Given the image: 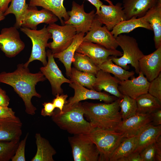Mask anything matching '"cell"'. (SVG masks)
<instances>
[{
	"instance_id": "obj_1",
	"label": "cell",
	"mask_w": 161,
	"mask_h": 161,
	"mask_svg": "<svg viewBox=\"0 0 161 161\" xmlns=\"http://www.w3.org/2000/svg\"><path fill=\"white\" fill-rule=\"evenodd\" d=\"M41 72H30L28 67L24 64H18L16 69L11 72H3L0 73V82L11 86L22 99L25 106V112L28 114L34 115L37 109L31 100L35 96L41 98V95L35 89L37 83L46 79Z\"/></svg>"
},
{
	"instance_id": "obj_2",
	"label": "cell",
	"mask_w": 161,
	"mask_h": 161,
	"mask_svg": "<svg viewBox=\"0 0 161 161\" xmlns=\"http://www.w3.org/2000/svg\"><path fill=\"white\" fill-rule=\"evenodd\" d=\"M120 98L109 103H82L84 115L92 128L116 131L122 121L119 106Z\"/></svg>"
},
{
	"instance_id": "obj_3",
	"label": "cell",
	"mask_w": 161,
	"mask_h": 161,
	"mask_svg": "<svg viewBox=\"0 0 161 161\" xmlns=\"http://www.w3.org/2000/svg\"><path fill=\"white\" fill-rule=\"evenodd\" d=\"M84 112L80 102L70 107L54 111L51 116L52 121L61 129L73 135L87 134L93 128L90 123L84 118Z\"/></svg>"
},
{
	"instance_id": "obj_4",
	"label": "cell",
	"mask_w": 161,
	"mask_h": 161,
	"mask_svg": "<svg viewBox=\"0 0 161 161\" xmlns=\"http://www.w3.org/2000/svg\"><path fill=\"white\" fill-rule=\"evenodd\" d=\"M86 134L97 148L101 161H109L113 152L125 138L121 133L98 128H93Z\"/></svg>"
},
{
	"instance_id": "obj_5",
	"label": "cell",
	"mask_w": 161,
	"mask_h": 161,
	"mask_svg": "<svg viewBox=\"0 0 161 161\" xmlns=\"http://www.w3.org/2000/svg\"><path fill=\"white\" fill-rule=\"evenodd\" d=\"M118 46L123 51L122 55L119 58L110 56L115 64L126 70L128 64H130L135 69L136 73L140 72L139 61L144 55L140 49L136 40L134 37L122 34L116 38Z\"/></svg>"
},
{
	"instance_id": "obj_6",
	"label": "cell",
	"mask_w": 161,
	"mask_h": 161,
	"mask_svg": "<svg viewBox=\"0 0 161 161\" xmlns=\"http://www.w3.org/2000/svg\"><path fill=\"white\" fill-rule=\"evenodd\" d=\"M20 28L21 31L30 39L32 43L30 56L28 61L24 64V66L28 67L30 62L37 60L40 61L44 66H46L47 63L46 49L47 47L48 40L52 38V34L48 31L46 26L44 25L39 30L22 27Z\"/></svg>"
},
{
	"instance_id": "obj_7",
	"label": "cell",
	"mask_w": 161,
	"mask_h": 161,
	"mask_svg": "<svg viewBox=\"0 0 161 161\" xmlns=\"http://www.w3.org/2000/svg\"><path fill=\"white\" fill-rule=\"evenodd\" d=\"M68 139L74 161H101L97 148L86 134L74 135Z\"/></svg>"
},
{
	"instance_id": "obj_8",
	"label": "cell",
	"mask_w": 161,
	"mask_h": 161,
	"mask_svg": "<svg viewBox=\"0 0 161 161\" xmlns=\"http://www.w3.org/2000/svg\"><path fill=\"white\" fill-rule=\"evenodd\" d=\"M47 28L53 39L52 42L48 43L47 47L53 54L65 49L72 43L77 34L75 27L70 24L60 26L53 23L49 24Z\"/></svg>"
},
{
	"instance_id": "obj_9",
	"label": "cell",
	"mask_w": 161,
	"mask_h": 161,
	"mask_svg": "<svg viewBox=\"0 0 161 161\" xmlns=\"http://www.w3.org/2000/svg\"><path fill=\"white\" fill-rule=\"evenodd\" d=\"M102 24L95 17L83 41L96 43L109 49H117L119 46L116 38L105 26H102Z\"/></svg>"
},
{
	"instance_id": "obj_10",
	"label": "cell",
	"mask_w": 161,
	"mask_h": 161,
	"mask_svg": "<svg viewBox=\"0 0 161 161\" xmlns=\"http://www.w3.org/2000/svg\"><path fill=\"white\" fill-rule=\"evenodd\" d=\"M46 56L48 60L47 64L40 68V71L49 82L53 95L63 94V90L61 87L62 84L64 83L70 84L72 81L63 75L55 62L53 54L50 49L47 50Z\"/></svg>"
},
{
	"instance_id": "obj_11",
	"label": "cell",
	"mask_w": 161,
	"mask_h": 161,
	"mask_svg": "<svg viewBox=\"0 0 161 161\" xmlns=\"http://www.w3.org/2000/svg\"><path fill=\"white\" fill-rule=\"evenodd\" d=\"M69 86L74 89V95L66 101L63 109L68 108L82 100L87 99L99 100L109 103L118 98L114 96L110 95L103 92L86 88L75 81H72L69 84Z\"/></svg>"
},
{
	"instance_id": "obj_12",
	"label": "cell",
	"mask_w": 161,
	"mask_h": 161,
	"mask_svg": "<svg viewBox=\"0 0 161 161\" xmlns=\"http://www.w3.org/2000/svg\"><path fill=\"white\" fill-rule=\"evenodd\" d=\"M14 27L2 29L0 34V49L9 58L16 56L25 47L19 32Z\"/></svg>"
},
{
	"instance_id": "obj_13",
	"label": "cell",
	"mask_w": 161,
	"mask_h": 161,
	"mask_svg": "<svg viewBox=\"0 0 161 161\" xmlns=\"http://www.w3.org/2000/svg\"><path fill=\"white\" fill-rule=\"evenodd\" d=\"M69 16V19L64 21L65 24L72 25L77 34L87 33L89 30L95 16L93 10L89 13L84 10L83 4L80 5L73 1L71 10L67 12Z\"/></svg>"
},
{
	"instance_id": "obj_14",
	"label": "cell",
	"mask_w": 161,
	"mask_h": 161,
	"mask_svg": "<svg viewBox=\"0 0 161 161\" xmlns=\"http://www.w3.org/2000/svg\"><path fill=\"white\" fill-rule=\"evenodd\" d=\"M76 52L88 57L97 65L100 64L111 56L121 57L123 53L116 49H109L99 44L83 41Z\"/></svg>"
},
{
	"instance_id": "obj_15",
	"label": "cell",
	"mask_w": 161,
	"mask_h": 161,
	"mask_svg": "<svg viewBox=\"0 0 161 161\" xmlns=\"http://www.w3.org/2000/svg\"><path fill=\"white\" fill-rule=\"evenodd\" d=\"M95 17L101 24H105L109 31L120 22L126 20L122 4L119 2L115 5L102 4Z\"/></svg>"
},
{
	"instance_id": "obj_16",
	"label": "cell",
	"mask_w": 161,
	"mask_h": 161,
	"mask_svg": "<svg viewBox=\"0 0 161 161\" xmlns=\"http://www.w3.org/2000/svg\"><path fill=\"white\" fill-rule=\"evenodd\" d=\"M138 76H133L130 80H120L118 89L123 95H127L135 99L140 95L148 93L150 83L142 73L140 72Z\"/></svg>"
},
{
	"instance_id": "obj_17",
	"label": "cell",
	"mask_w": 161,
	"mask_h": 161,
	"mask_svg": "<svg viewBox=\"0 0 161 161\" xmlns=\"http://www.w3.org/2000/svg\"><path fill=\"white\" fill-rule=\"evenodd\" d=\"M29 6V5H28ZM58 18L51 11L43 8L38 10L36 6H28L21 27L37 30L41 23L50 24L58 21Z\"/></svg>"
},
{
	"instance_id": "obj_18",
	"label": "cell",
	"mask_w": 161,
	"mask_h": 161,
	"mask_svg": "<svg viewBox=\"0 0 161 161\" xmlns=\"http://www.w3.org/2000/svg\"><path fill=\"white\" fill-rule=\"evenodd\" d=\"M140 72L149 82L157 78L161 72V46L152 53L144 55L139 61Z\"/></svg>"
},
{
	"instance_id": "obj_19",
	"label": "cell",
	"mask_w": 161,
	"mask_h": 161,
	"mask_svg": "<svg viewBox=\"0 0 161 161\" xmlns=\"http://www.w3.org/2000/svg\"><path fill=\"white\" fill-rule=\"evenodd\" d=\"M150 114L137 112L127 119L122 120L116 131L122 133L125 138L136 135L145 126L151 122Z\"/></svg>"
},
{
	"instance_id": "obj_20",
	"label": "cell",
	"mask_w": 161,
	"mask_h": 161,
	"mask_svg": "<svg viewBox=\"0 0 161 161\" xmlns=\"http://www.w3.org/2000/svg\"><path fill=\"white\" fill-rule=\"evenodd\" d=\"M161 135V125L154 126L151 123L146 125L135 136L136 146L133 152L140 153L146 147L155 142Z\"/></svg>"
},
{
	"instance_id": "obj_21",
	"label": "cell",
	"mask_w": 161,
	"mask_h": 161,
	"mask_svg": "<svg viewBox=\"0 0 161 161\" xmlns=\"http://www.w3.org/2000/svg\"><path fill=\"white\" fill-rule=\"evenodd\" d=\"M96 79L93 90L101 92L103 90L121 99L123 95L118 89L120 80L110 73L100 69L95 75Z\"/></svg>"
},
{
	"instance_id": "obj_22",
	"label": "cell",
	"mask_w": 161,
	"mask_h": 161,
	"mask_svg": "<svg viewBox=\"0 0 161 161\" xmlns=\"http://www.w3.org/2000/svg\"><path fill=\"white\" fill-rule=\"evenodd\" d=\"M22 125L20 119L16 116L0 118V141L20 140Z\"/></svg>"
},
{
	"instance_id": "obj_23",
	"label": "cell",
	"mask_w": 161,
	"mask_h": 161,
	"mask_svg": "<svg viewBox=\"0 0 161 161\" xmlns=\"http://www.w3.org/2000/svg\"><path fill=\"white\" fill-rule=\"evenodd\" d=\"M158 0H123L122 6L126 20L143 17Z\"/></svg>"
},
{
	"instance_id": "obj_24",
	"label": "cell",
	"mask_w": 161,
	"mask_h": 161,
	"mask_svg": "<svg viewBox=\"0 0 161 161\" xmlns=\"http://www.w3.org/2000/svg\"><path fill=\"white\" fill-rule=\"evenodd\" d=\"M150 24L154 33L156 49L161 46V0L149 9L143 16Z\"/></svg>"
},
{
	"instance_id": "obj_25",
	"label": "cell",
	"mask_w": 161,
	"mask_h": 161,
	"mask_svg": "<svg viewBox=\"0 0 161 161\" xmlns=\"http://www.w3.org/2000/svg\"><path fill=\"white\" fill-rule=\"evenodd\" d=\"M85 33L77 34L71 44L65 49L60 52L53 54L54 58H58L64 65L66 69V74L69 78L71 69V65L76 50L83 41Z\"/></svg>"
},
{
	"instance_id": "obj_26",
	"label": "cell",
	"mask_w": 161,
	"mask_h": 161,
	"mask_svg": "<svg viewBox=\"0 0 161 161\" xmlns=\"http://www.w3.org/2000/svg\"><path fill=\"white\" fill-rule=\"evenodd\" d=\"M28 0L29 6L41 7L52 12L59 19L62 25L69 18L63 5L64 0Z\"/></svg>"
},
{
	"instance_id": "obj_27",
	"label": "cell",
	"mask_w": 161,
	"mask_h": 161,
	"mask_svg": "<svg viewBox=\"0 0 161 161\" xmlns=\"http://www.w3.org/2000/svg\"><path fill=\"white\" fill-rule=\"evenodd\" d=\"M35 137L37 150L31 161H54L53 156L56 152L49 141L42 137L40 133H36Z\"/></svg>"
},
{
	"instance_id": "obj_28",
	"label": "cell",
	"mask_w": 161,
	"mask_h": 161,
	"mask_svg": "<svg viewBox=\"0 0 161 161\" xmlns=\"http://www.w3.org/2000/svg\"><path fill=\"white\" fill-rule=\"evenodd\" d=\"M138 27L143 28L152 30L150 24L143 17L139 18H133L122 21L115 26L111 32L116 38L120 34L129 33Z\"/></svg>"
},
{
	"instance_id": "obj_29",
	"label": "cell",
	"mask_w": 161,
	"mask_h": 161,
	"mask_svg": "<svg viewBox=\"0 0 161 161\" xmlns=\"http://www.w3.org/2000/svg\"><path fill=\"white\" fill-rule=\"evenodd\" d=\"M137 112L150 114L161 109V102L148 93L139 96L136 99Z\"/></svg>"
},
{
	"instance_id": "obj_30",
	"label": "cell",
	"mask_w": 161,
	"mask_h": 161,
	"mask_svg": "<svg viewBox=\"0 0 161 161\" xmlns=\"http://www.w3.org/2000/svg\"><path fill=\"white\" fill-rule=\"evenodd\" d=\"M135 136L124 138L113 152L109 161H118L133 152L136 146Z\"/></svg>"
},
{
	"instance_id": "obj_31",
	"label": "cell",
	"mask_w": 161,
	"mask_h": 161,
	"mask_svg": "<svg viewBox=\"0 0 161 161\" xmlns=\"http://www.w3.org/2000/svg\"><path fill=\"white\" fill-rule=\"evenodd\" d=\"M11 4L4 13L5 16L10 14H13L16 18L14 26L17 29L21 27L25 15L28 7L26 0H12Z\"/></svg>"
},
{
	"instance_id": "obj_32",
	"label": "cell",
	"mask_w": 161,
	"mask_h": 161,
	"mask_svg": "<svg viewBox=\"0 0 161 161\" xmlns=\"http://www.w3.org/2000/svg\"><path fill=\"white\" fill-rule=\"evenodd\" d=\"M100 69L104 72L113 74L114 77L120 80H124L129 79L133 76L134 72L129 71L121 66L114 64L110 56L105 61L98 65Z\"/></svg>"
},
{
	"instance_id": "obj_33",
	"label": "cell",
	"mask_w": 161,
	"mask_h": 161,
	"mask_svg": "<svg viewBox=\"0 0 161 161\" xmlns=\"http://www.w3.org/2000/svg\"><path fill=\"white\" fill-rule=\"evenodd\" d=\"M72 63L77 70L95 75L100 69L88 57L76 52L75 54Z\"/></svg>"
},
{
	"instance_id": "obj_34",
	"label": "cell",
	"mask_w": 161,
	"mask_h": 161,
	"mask_svg": "<svg viewBox=\"0 0 161 161\" xmlns=\"http://www.w3.org/2000/svg\"><path fill=\"white\" fill-rule=\"evenodd\" d=\"M69 78L72 81H75L81 86L93 90L96 79L95 75L80 71L75 67L71 68Z\"/></svg>"
},
{
	"instance_id": "obj_35",
	"label": "cell",
	"mask_w": 161,
	"mask_h": 161,
	"mask_svg": "<svg viewBox=\"0 0 161 161\" xmlns=\"http://www.w3.org/2000/svg\"><path fill=\"white\" fill-rule=\"evenodd\" d=\"M119 106L122 120H125L136 114L137 107L136 100L130 97L123 95Z\"/></svg>"
},
{
	"instance_id": "obj_36",
	"label": "cell",
	"mask_w": 161,
	"mask_h": 161,
	"mask_svg": "<svg viewBox=\"0 0 161 161\" xmlns=\"http://www.w3.org/2000/svg\"><path fill=\"white\" fill-rule=\"evenodd\" d=\"M20 140L0 141V161H8L14 155Z\"/></svg>"
},
{
	"instance_id": "obj_37",
	"label": "cell",
	"mask_w": 161,
	"mask_h": 161,
	"mask_svg": "<svg viewBox=\"0 0 161 161\" xmlns=\"http://www.w3.org/2000/svg\"><path fill=\"white\" fill-rule=\"evenodd\" d=\"M148 93L161 102V73L150 82Z\"/></svg>"
},
{
	"instance_id": "obj_38",
	"label": "cell",
	"mask_w": 161,
	"mask_h": 161,
	"mask_svg": "<svg viewBox=\"0 0 161 161\" xmlns=\"http://www.w3.org/2000/svg\"><path fill=\"white\" fill-rule=\"evenodd\" d=\"M28 133L24 138L19 143L15 154L11 159L12 161H25V155L26 142L28 136Z\"/></svg>"
},
{
	"instance_id": "obj_39",
	"label": "cell",
	"mask_w": 161,
	"mask_h": 161,
	"mask_svg": "<svg viewBox=\"0 0 161 161\" xmlns=\"http://www.w3.org/2000/svg\"><path fill=\"white\" fill-rule=\"evenodd\" d=\"M155 142L145 148L140 153L142 161H155Z\"/></svg>"
},
{
	"instance_id": "obj_40",
	"label": "cell",
	"mask_w": 161,
	"mask_h": 161,
	"mask_svg": "<svg viewBox=\"0 0 161 161\" xmlns=\"http://www.w3.org/2000/svg\"><path fill=\"white\" fill-rule=\"evenodd\" d=\"M55 96V97L53 100L52 103L55 108H58L60 112L62 113L68 96L66 94H58Z\"/></svg>"
},
{
	"instance_id": "obj_41",
	"label": "cell",
	"mask_w": 161,
	"mask_h": 161,
	"mask_svg": "<svg viewBox=\"0 0 161 161\" xmlns=\"http://www.w3.org/2000/svg\"><path fill=\"white\" fill-rule=\"evenodd\" d=\"M44 108L41 111V115L44 117L51 116L54 114L55 108L53 104L51 102H44L43 104Z\"/></svg>"
},
{
	"instance_id": "obj_42",
	"label": "cell",
	"mask_w": 161,
	"mask_h": 161,
	"mask_svg": "<svg viewBox=\"0 0 161 161\" xmlns=\"http://www.w3.org/2000/svg\"><path fill=\"white\" fill-rule=\"evenodd\" d=\"M15 112L8 106H0V118H4L15 117Z\"/></svg>"
},
{
	"instance_id": "obj_43",
	"label": "cell",
	"mask_w": 161,
	"mask_h": 161,
	"mask_svg": "<svg viewBox=\"0 0 161 161\" xmlns=\"http://www.w3.org/2000/svg\"><path fill=\"white\" fill-rule=\"evenodd\" d=\"M152 121L151 123L154 126L161 125V109L150 114Z\"/></svg>"
},
{
	"instance_id": "obj_44",
	"label": "cell",
	"mask_w": 161,
	"mask_h": 161,
	"mask_svg": "<svg viewBox=\"0 0 161 161\" xmlns=\"http://www.w3.org/2000/svg\"><path fill=\"white\" fill-rule=\"evenodd\" d=\"M10 99L6 92L0 87V106H8Z\"/></svg>"
},
{
	"instance_id": "obj_45",
	"label": "cell",
	"mask_w": 161,
	"mask_h": 161,
	"mask_svg": "<svg viewBox=\"0 0 161 161\" xmlns=\"http://www.w3.org/2000/svg\"><path fill=\"white\" fill-rule=\"evenodd\" d=\"M118 161H142L140 153L133 152L128 156L119 159Z\"/></svg>"
},
{
	"instance_id": "obj_46",
	"label": "cell",
	"mask_w": 161,
	"mask_h": 161,
	"mask_svg": "<svg viewBox=\"0 0 161 161\" xmlns=\"http://www.w3.org/2000/svg\"><path fill=\"white\" fill-rule=\"evenodd\" d=\"M155 161H161V136L155 142Z\"/></svg>"
},
{
	"instance_id": "obj_47",
	"label": "cell",
	"mask_w": 161,
	"mask_h": 161,
	"mask_svg": "<svg viewBox=\"0 0 161 161\" xmlns=\"http://www.w3.org/2000/svg\"><path fill=\"white\" fill-rule=\"evenodd\" d=\"M12 0H0V11L4 13L8 7Z\"/></svg>"
},
{
	"instance_id": "obj_48",
	"label": "cell",
	"mask_w": 161,
	"mask_h": 161,
	"mask_svg": "<svg viewBox=\"0 0 161 161\" xmlns=\"http://www.w3.org/2000/svg\"><path fill=\"white\" fill-rule=\"evenodd\" d=\"M95 6L96 9L95 14H97L99 12L101 6L103 4V3L100 0H87Z\"/></svg>"
},
{
	"instance_id": "obj_49",
	"label": "cell",
	"mask_w": 161,
	"mask_h": 161,
	"mask_svg": "<svg viewBox=\"0 0 161 161\" xmlns=\"http://www.w3.org/2000/svg\"><path fill=\"white\" fill-rule=\"evenodd\" d=\"M5 18L4 13L0 11V21L3 20Z\"/></svg>"
},
{
	"instance_id": "obj_50",
	"label": "cell",
	"mask_w": 161,
	"mask_h": 161,
	"mask_svg": "<svg viewBox=\"0 0 161 161\" xmlns=\"http://www.w3.org/2000/svg\"><path fill=\"white\" fill-rule=\"evenodd\" d=\"M105 0L106 1L108 2L109 4L110 5L113 4L112 2L109 0Z\"/></svg>"
},
{
	"instance_id": "obj_51",
	"label": "cell",
	"mask_w": 161,
	"mask_h": 161,
	"mask_svg": "<svg viewBox=\"0 0 161 161\" xmlns=\"http://www.w3.org/2000/svg\"><path fill=\"white\" fill-rule=\"evenodd\" d=\"M0 83H1L0 82Z\"/></svg>"
}]
</instances>
